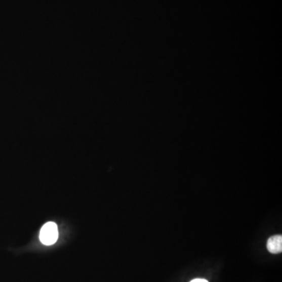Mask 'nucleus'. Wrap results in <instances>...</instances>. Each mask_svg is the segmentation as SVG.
<instances>
[{
	"mask_svg": "<svg viewBox=\"0 0 282 282\" xmlns=\"http://www.w3.org/2000/svg\"><path fill=\"white\" fill-rule=\"evenodd\" d=\"M59 237L57 225L54 222H48L43 226L40 230L39 239L45 246H52Z\"/></svg>",
	"mask_w": 282,
	"mask_h": 282,
	"instance_id": "f257e3e1",
	"label": "nucleus"
},
{
	"mask_svg": "<svg viewBox=\"0 0 282 282\" xmlns=\"http://www.w3.org/2000/svg\"><path fill=\"white\" fill-rule=\"evenodd\" d=\"M267 250L270 253L278 254L282 252V236L274 235L267 240Z\"/></svg>",
	"mask_w": 282,
	"mask_h": 282,
	"instance_id": "f03ea898",
	"label": "nucleus"
},
{
	"mask_svg": "<svg viewBox=\"0 0 282 282\" xmlns=\"http://www.w3.org/2000/svg\"><path fill=\"white\" fill-rule=\"evenodd\" d=\"M190 282H209L208 280H206V279L197 278L194 279V280H191Z\"/></svg>",
	"mask_w": 282,
	"mask_h": 282,
	"instance_id": "7ed1b4c3",
	"label": "nucleus"
}]
</instances>
